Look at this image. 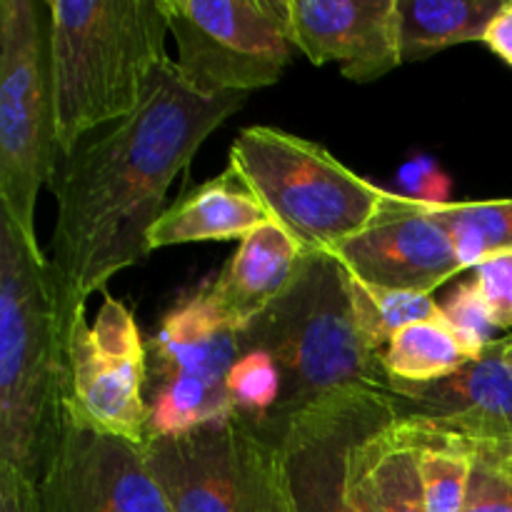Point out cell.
<instances>
[{"mask_svg": "<svg viewBox=\"0 0 512 512\" xmlns=\"http://www.w3.org/2000/svg\"><path fill=\"white\" fill-rule=\"evenodd\" d=\"M420 425V423H418ZM478 445L458 435L425 428L420 445L418 473L423 483L425 510L428 512H463L468 500L470 478Z\"/></svg>", "mask_w": 512, "mask_h": 512, "instance_id": "603a6c76", "label": "cell"}, {"mask_svg": "<svg viewBox=\"0 0 512 512\" xmlns=\"http://www.w3.org/2000/svg\"><path fill=\"white\" fill-rule=\"evenodd\" d=\"M68 415V335L53 273L0 215V463L43 475Z\"/></svg>", "mask_w": 512, "mask_h": 512, "instance_id": "7a4b0ae2", "label": "cell"}, {"mask_svg": "<svg viewBox=\"0 0 512 512\" xmlns=\"http://www.w3.org/2000/svg\"><path fill=\"white\" fill-rule=\"evenodd\" d=\"M400 418L388 390H345L310 405L278 448L295 512H360L350 500L353 450Z\"/></svg>", "mask_w": 512, "mask_h": 512, "instance_id": "8fae6325", "label": "cell"}, {"mask_svg": "<svg viewBox=\"0 0 512 512\" xmlns=\"http://www.w3.org/2000/svg\"><path fill=\"white\" fill-rule=\"evenodd\" d=\"M508 0H398L400 60L430 58L438 50L485 40Z\"/></svg>", "mask_w": 512, "mask_h": 512, "instance_id": "d6986e66", "label": "cell"}, {"mask_svg": "<svg viewBox=\"0 0 512 512\" xmlns=\"http://www.w3.org/2000/svg\"><path fill=\"white\" fill-rule=\"evenodd\" d=\"M400 195L410 200H420V203L440 205L450 203V180L438 165L430 158L420 155V158L408 160L398 173Z\"/></svg>", "mask_w": 512, "mask_h": 512, "instance_id": "83f0119b", "label": "cell"}, {"mask_svg": "<svg viewBox=\"0 0 512 512\" xmlns=\"http://www.w3.org/2000/svg\"><path fill=\"white\" fill-rule=\"evenodd\" d=\"M233 410L250 423L263 420L278 405L280 373L263 350H243L228 378Z\"/></svg>", "mask_w": 512, "mask_h": 512, "instance_id": "cb8c5ba5", "label": "cell"}, {"mask_svg": "<svg viewBox=\"0 0 512 512\" xmlns=\"http://www.w3.org/2000/svg\"><path fill=\"white\" fill-rule=\"evenodd\" d=\"M423 425L395 418L350 458V500L360 512H428L418 473Z\"/></svg>", "mask_w": 512, "mask_h": 512, "instance_id": "e0dca14e", "label": "cell"}, {"mask_svg": "<svg viewBox=\"0 0 512 512\" xmlns=\"http://www.w3.org/2000/svg\"><path fill=\"white\" fill-rule=\"evenodd\" d=\"M350 305L355 323L370 350L383 355L390 340L413 323H445L443 305L428 293H408V290L370 288L348 275Z\"/></svg>", "mask_w": 512, "mask_h": 512, "instance_id": "7402d4cb", "label": "cell"}, {"mask_svg": "<svg viewBox=\"0 0 512 512\" xmlns=\"http://www.w3.org/2000/svg\"><path fill=\"white\" fill-rule=\"evenodd\" d=\"M243 350H263L280 373L278 405L255 430L278 445L303 410L345 390H390L383 355L355 323L348 273L335 255H310L298 283L243 330Z\"/></svg>", "mask_w": 512, "mask_h": 512, "instance_id": "277c9868", "label": "cell"}, {"mask_svg": "<svg viewBox=\"0 0 512 512\" xmlns=\"http://www.w3.org/2000/svg\"><path fill=\"white\" fill-rule=\"evenodd\" d=\"M503 450H505V455H508V460L512 463V445H510V448H503Z\"/></svg>", "mask_w": 512, "mask_h": 512, "instance_id": "1f68e13d", "label": "cell"}, {"mask_svg": "<svg viewBox=\"0 0 512 512\" xmlns=\"http://www.w3.org/2000/svg\"><path fill=\"white\" fill-rule=\"evenodd\" d=\"M443 315L448 328L453 330L455 338L465 348L470 358H478L490 343H495V328L493 318H490L488 308H485L483 298L478 293V285L463 283L453 290L448 303L443 305Z\"/></svg>", "mask_w": 512, "mask_h": 512, "instance_id": "484cf974", "label": "cell"}, {"mask_svg": "<svg viewBox=\"0 0 512 512\" xmlns=\"http://www.w3.org/2000/svg\"><path fill=\"white\" fill-rule=\"evenodd\" d=\"M483 43L488 45L498 58H503L505 63L512 65V3H505L503 10L495 15L488 33H485Z\"/></svg>", "mask_w": 512, "mask_h": 512, "instance_id": "f546056e", "label": "cell"}, {"mask_svg": "<svg viewBox=\"0 0 512 512\" xmlns=\"http://www.w3.org/2000/svg\"><path fill=\"white\" fill-rule=\"evenodd\" d=\"M245 100L248 93H198L165 58L133 115L60 160L48 263L65 335L90 295L150 253L173 180Z\"/></svg>", "mask_w": 512, "mask_h": 512, "instance_id": "6da1fadb", "label": "cell"}, {"mask_svg": "<svg viewBox=\"0 0 512 512\" xmlns=\"http://www.w3.org/2000/svg\"><path fill=\"white\" fill-rule=\"evenodd\" d=\"M240 355L243 333L220 315L208 285L170 308L148 340V438L188 433L233 415L228 378Z\"/></svg>", "mask_w": 512, "mask_h": 512, "instance_id": "9c48e42d", "label": "cell"}, {"mask_svg": "<svg viewBox=\"0 0 512 512\" xmlns=\"http://www.w3.org/2000/svg\"><path fill=\"white\" fill-rule=\"evenodd\" d=\"M58 165L48 0H0V215L35 253V205Z\"/></svg>", "mask_w": 512, "mask_h": 512, "instance_id": "8992f818", "label": "cell"}, {"mask_svg": "<svg viewBox=\"0 0 512 512\" xmlns=\"http://www.w3.org/2000/svg\"><path fill=\"white\" fill-rule=\"evenodd\" d=\"M505 358H508V365L512 368V335L508 338V348H505Z\"/></svg>", "mask_w": 512, "mask_h": 512, "instance_id": "4dcf8cb0", "label": "cell"}, {"mask_svg": "<svg viewBox=\"0 0 512 512\" xmlns=\"http://www.w3.org/2000/svg\"><path fill=\"white\" fill-rule=\"evenodd\" d=\"M180 75L203 95L250 93L283 78L293 58L288 0H160Z\"/></svg>", "mask_w": 512, "mask_h": 512, "instance_id": "ba28073f", "label": "cell"}, {"mask_svg": "<svg viewBox=\"0 0 512 512\" xmlns=\"http://www.w3.org/2000/svg\"><path fill=\"white\" fill-rule=\"evenodd\" d=\"M273 223L253 190L228 165L223 175L208 180L160 215L150 230V250L170 245L240 240Z\"/></svg>", "mask_w": 512, "mask_h": 512, "instance_id": "ac0fdd59", "label": "cell"}, {"mask_svg": "<svg viewBox=\"0 0 512 512\" xmlns=\"http://www.w3.org/2000/svg\"><path fill=\"white\" fill-rule=\"evenodd\" d=\"M35 512H170L143 450L65 415L63 433L35 480Z\"/></svg>", "mask_w": 512, "mask_h": 512, "instance_id": "7c38bea8", "label": "cell"}, {"mask_svg": "<svg viewBox=\"0 0 512 512\" xmlns=\"http://www.w3.org/2000/svg\"><path fill=\"white\" fill-rule=\"evenodd\" d=\"M475 285L495 328H512V255H500L478 265Z\"/></svg>", "mask_w": 512, "mask_h": 512, "instance_id": "4316f807", "label": "cell"}, {"mask_svg": "<svg viewBox=\"0 0 512 512\" xmlns=\"http://www.w3.org/2000/svg\"><path fill=\"white\" fill-rule=\"evenodd\" d=\"M293 43L313 65L338 63L355 83H370L398 65V0H288Z\"/></svg>", "mask_w": 512, "mask_h": 512, "instance_id": "9a60e30c", "label": "cell"}, {"mask_svg": "<svg viewBox=\"0 0 512 512\" xmlns=\"http://www.w3.org/2000/svg\"><path fill=\"white\" fill-rule=\"evenodd\" d=\"M308 258L293 235L280 225L265 223L240 243L220 278L208 285L210 300L243 333L298 283Z\"/></svg>", "mask_w": 512, "mask_h": 512, "instance_id": "2e32d148", "label": "cell"}, {"mask_svg": "<svg viewBox=\"0 0 512 512\" xmlns=\"http://www.w3.org/2000/svg\"><path fill=\"white\" fill-rule=\"evenodd\" d=\"M345 273L370 288L433 295L465 270L428 203L388 190L363 233L335 250Z\"/></svg>", "mask_w": 512, "mask_h": 512, "instance_id": "4fadbf2b", "label": "cell"}, {"mask_svg": "<svg viewBox=\"0 0 512 512\" xmlns=\"http://www.w3.org/2000/svg\"><path fill=\"white\" fill-rule=\"evenodd\" d=\"M470 355L455 338L448 323H413L400 330L383 353L390 380L403 383H433L448 378L470 363Z\"/></svg>", "mask_w": 512, "mask_h": 512, "instance_id": "44dd1931", "label": "cell"}, {"mask_svg": "<svg viewBox=\"0 0 512 512\" xmlns=\"http://www.w3.org/2000/svg\"><path fill=\"white\" fill-rule=\"evenodd\" d=\"M148 340L133 310L105 298L93 323L78 315L68 330V408L95 433L143 448L150 433L145 403Z\"/></svg>", "mask_w": 512, "mask_h": 512, "instance_id": "30bf717a", "label": "cell"}, {"mask_svg": "<svg viewBox=\"0 0 512 512\" xmlns=\"http://www.w3.org/2000/svg\"><path fill=\"white\" fill-rule=\"evenodd\" d=\"M0 512H35V483L0 463Z\"/></svg>", "mask_w": 512, "mask_h": 512, "instance_id": "f1b7e54d", "label": "cell"}, {"mask_svg": "<svg viewBox=\"0 0 512 512\" xmlns=\"http://www.w3.org/2000/svg\"><path fill=\"white\" fill-rule=\"evenodd\" d=\"M508 338L490 343L448 378L433 383L390 380L395 410L403 420L458 435L473 445H512V368L505 358Z\"/></svg>", "mask_w": 512, "mask_h": 512, "instance_id": "5bb4252c", "label": "cell"}, {"mask_svg": "<svg viewBox=\"0 0 512 512\" xmlns=\"http://www.w3.org/2000/svg\"><path fill=\"white\" fill-rule=\"evenodd\" d=\"M50 75L60 160L95 128L140 108L168 58L160 0H48Z\"/></svg>", "mask_w": 512, "mask_h": 512, "instance_id": "3957f363", "label": "cell"}, {"mask_svg": "<svg viewBox=\"0 0 512 512\" xmlns=\"http://www.w3.org/2000/svg\"><path fill=\"white\" fill-rule=\"evenodd\" d=\"M140 450L170 512H295L280 448L240 413Z\"/></svg>", "mask_w": 512, "mask_h": 512, "instance_id": "52a82bcc", "label": "cell"}, {"mask_svg": "<svg viewBox=\"0 0 512 512\" xmlns=\"http://www.w3.org/2000/svg\"><path fill=\"white\" fill-rule=\"evenodd\" d=\"M230 168L308 255H333L363 233L388 193L323 145L265 125L240 130Z\"/></svg>", "mask_w": 512, "mask_h": 512, "instance_id": "5b68a950", "label": "cell"}, {"mask_svg": "<svg viewBox=\"0 0 512 512\" xmlns=\"http://www.w3.org/2000/svg\"><path fill=\"white\" fill-rule=\"evenodd\" d=\"M463 512H512V463L503 448L478 445Z\"/></svg>", "mask_w": 512, "mask_h": 512, "instance_id": "d4e9b609", "label": "cell"}, {"mask_svg": "<svg viewBox=\"0 0 512 512\" xmlns=\"http://www.w3.org/2000/svg\"><path fill=\"white\" fill-rule=\"evenodd\" d=\"M430 205V203H428ZM468 268L488 263L500 255H512V198L465 200V203L430 205Z\"/></svg>", "mask_w": 512, "mask_h": 512, "instance_id": "ffe728a7", "label": "cell"}]
</instances>
